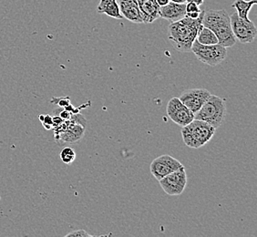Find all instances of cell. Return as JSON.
Returning <instances> with one entry per match:
<instances>
[{
  "instance_id": "8992f818",
  "label": "cell",
  "mask_w": 257,
  "mask_h": 237,
  "mask_svg": "<svg viewBox=\"0 0 257 237\" xmlns=\"http://www.w3.org/2000/svg\"><path fill=\"white\" fill-rule=\"evenodd\" d=\"M232 34L235 40L242 44L252 43L257 34L256 28L251 20H244L237 15L236 12L230 17Z\"/></svg>"
},
{
  "instance_id": "d4e9b609",
  "label": "cell",
  "mask_w": 257,
  "mask_h": 237,
  "mask_svg": "<svg viewBox=\"0 0 257 237\" xmlns=\"http://www.w3.org/2000/svg\"><path fill=\"white\" fill-rule=\"evenodd\" d=\"M52 120H53V128H54V127H57V126H59V125H60V124H62V123L64 122V120L60 118V116H55V117H52Z\"/></svg>"
},
{
  "instance_id": "52a82bcc",
  "label": "cell",
  "mask_w": 257,
  "mask_h": 237,
  "mask_svg": "<svg viewBox=\"0 0 257 237\" xmlns=\"http://www.w3.org/2000/svg\"><path fill=\"white\" fill-rule=\"evenodd\" d=\"M187 173L185 167L170 173L167 176L161 179L160 185L165 193L171 196H178L184 192L187 185Z\"/></svg>"
},
{
  "instance_id": "5bb4252c",
  "label": "cell",
  "mask_w": 257,
  "mask_h": 237,
  "mask_svg": "<svg viewBox=\"0 0 257 237\" xmlns=\"http://www.w3.org/2000/svg\"><path fill=\"white\" fill-rule=\"evenodd\" d=\"M139 9L145 24H152L155 20L160 19V6L156 0H137Z\"/></svg>"
},
{
  "instance_id": "3957f363",
  "label": "cell",
  "mask_w": 257,
  "mask_h": 237,
  "mask_svg": "<svg viewBox=\"0 0 257 237\" xmlns=\"http://www.w3.org/2000/svg\"><path fill=\"white\" fill-rule=\"evenodd\" d=\"M215 130L207 123L194 118L182 129L183 143L189 148H202L213 138Z\"/></svg>"
},
{
  "instance_id": "277c9868",
  "label": "cell",
  "mask_w": 257,
  "mask_h": 237,
  "mask_svg": "<svg viewBox=\"0 0 257 237\" xmlns=\"http://www.w3.org/2000/svg\"><path fill=\"white\" fill-rule=\"evenodd\" d=\"M226 106L223 99L211 94L202 108L194 114V118L203 121L212 125L213 128L217 129L223 124Z\"/></svg>"
},
{
  "instance_id": "4fadbf2b",
  "label": "cell",
  "mask_w": 257,
  "mask_h": 237,
  "mask_svg": "<svg viewBox=\"0 0 257 237\" xmlns=\"http://www.w3.org/2000/svg\"><path fill=\"white\" fill-rule=\"evenodd\" d=\"M159 14L160 18L168 20L170 23L176 22L185 17V4H178L170 1L167 5L160 7Z\"/></svg>"
},
{
  "instance_id": "30bf717a",
  "label": "cell",
  "mask_w": 257,
  "mask_h": 237,
  "mask_svg": "<svg viewBox=\"0 0 257 237\" xmlns=\"http://www.w3.org/2000/svg\"><path fill=\"white\" fill-rule=\"evenodd\" d=\"M82 122H85L83 120ZM81 121H75L72 115L69 120L68 128L60 134H55V139L57 143L62 145L63 144H75L83 137L85 133V124Z\"/></svg>"
},
{
  "instance_id": "9c48e42d",
  "label": "cell",
  "mask_w": 257,
  "mask_h": 237,
  "mask_svg": "<svg viewBox=\"0 0 257 237\" xmlns=\"http://www.w3.org/2000/svg\"><path fill=\"white\" fill-rule=\"evenodd\" d=\"M166 111L169 118L181 127L186 126L194 120V113L179 98H173L169 100Z\"/></svg>"
},
{
  "instance_id": "f1b7e54d",
  "label": "cell",
  "mask_w": 257,
  "mask_h": 237,
  "mask_svg": "<svg viewBox=\"0 0 257 237\" xmlns=\"http://www.w3.org/2000/svg\"><path fill=\"white\" fill-rule=\"evenodd\" d=\"M43 118H44V115H40V122H42V121H43Z\"/></svg>"
},
{
  "instance_id": "44dd1931",
  "label": "cell",
  "mask_w": 257,
  "mask_h": 237,
  "mask_svg": "<svg viewBox=\"0 0 257 237\" xmlns=\"http://www.w3.org/2000/svg\"><path fill=\"white\" fill-rule=\"evenodd\" d=\"M70 236L89 237L92 236V235H90V234L86 232L85 230H77V231H73V232H69V233H68V234H66V237Z\"/></svg>"
},
{
  "instance_id": "ffe728a7",
  "label": "cell",
  "mask_w": 257,
  "mask_h": 237,
  "mask_svg": "<svg viewBox=\"0 0 257 237\" xmlns=\"http://www.w3.org/2000/svg\"><path fill=\"white\" fill-rule=\"evenodd\" d=\"M185 10L186 13L188 12H201L202 10H200V6L193 3V2H187V4H185Z\"/></svg>"
},
{
  "instance_id": "8fae6325",
  "label": "cell",
  "mask_w": 257,
  "mask_h": 237,
  "mask_svg": "<svg viewBox=\"0 0 257 237\" xmlns=\"http://www.w3.org/2000/svg\"><path fill=\"white\" fill-rule=\"evenodd\" d=\"M211 96L205 89H192L185 90L179 99L193 113H196L202 108L204 102Z\"/></svg>"
},
{
  "instance_id": "d6986e66",
  "label": "cell",
  "mask_w": 257,
  "mask_h": 237,
  "mask_svg": "<svg viewBox=\"0 0 257 237\" xmlns=\"http://www.w3.org/2000/svg\"><path fill=\"white\" fill-rule=\"evenodd\" d=\"M41 123L43 124V126H44L46 130H51V129L53 128V120H52V117L49 115V114L44 115V118H43V121Z\"/></svg>"
},
{
  "instance_id": "ac0fdd59",
  "label": "cell",
  "mask_w": 257,
  "mask_h": 237,
  "mask_svg": "<svg viewBox=\"0 0 257 237\" xmlns=\"http://www.w3.org/2000/svg\"><path fill=\"white\" fill-rule=\"evenodd\" d=\"M60 159L66 164H71L76 159V153L73 149L65 147L60 154Z\"/></svg>"
},
{
  "instance_id": "603a6c76",
  "label": "cell",
  "mask_w": 257,
  "mask_h": 237,
  "mask_svg": "<svg viewBox=\"0 0 257 237\" xmlns=\"http://www.w3.org/2000/svg\"><path fill=\"white\" fill-rule=\"evenodd\" d=\"M57 104L61 108H65V107L69 106V104H70V100H69V98H60V99H58Z\"/></svg>"
},
{
  "instance_id": "7402d4cb",
  "label": "cell",
  "mask_w": 257,
  "mask_h": 237,
  "mask_svg": "<svg viewBox=\"0 0 257 237\" xmlns=\"http://www.w3.org/2000/svg\"><path fill=\"white\" fill-rule=\"evenodd\" d=\"M59 116H60V118H63L64 121H68V120H70V118H71L72 113L69 111V110H67V109H63V110H60Z\"/></svg>"
},
{
  "instance_id": "9a60e30c",
  "label": "cell",
  "mask_w": 257,
  "mask_h": 237,
  "mask_svg": "<svg viewBox=\"0 0 257 237\" xmlns=\"http://www.w3.org/2000/svg\"><path fill=\"white\" fill-rule=\"evenodd\" d=\"M97 13L105 14L116 20H122V16L119 12V4L117 0H99L97 7Z\"/></svg>"
},
{
  "instance_id": "e0dca14e",
  "label": "cell",
  "mask_w": 257,
  "mask_h": 237,
  "mask_svg": "<svg viewBox=\"0 0 257 237\" xmlns=\"http://www.w3.org/2000/svg\"><path fill=\"white\" fill-rule=\"evenodd\" d=\"M196 40L200 44L214 45L218 44V39L213 30L202 26L196 36Z\"/></svg>"
},
{
  "instance_id": "cb8c5ba5",
  "label": "cell",
  "mask_w": 257,
  "mask_h": 237,
  "mask_svg": "<svg viewBox=\"0 0 257 237\" xmlns=\"http://www.w3.org/2000/svg\"><path fill=\"white\" fill-rule=\"evenodd\" d=\"M202 11L201 12H188L185 14V17H187L189 19H192V20H196L202 14Z\"/></svg>"
},
{
  "instance_id": "4316f807",
  "label": "cell",
  "mask_w": 257,
  "mask_h": 237,
  "mask_svg": "<svg viewBox=\"0 0 257 237\" xmlns=\"http://www.w3.org/2000/svg\"><path fill=\"white\" fill-rule=\"evenodd\" d=\"M187 2H193L195 4H197L198 6L203 5L204 0H186V3Z\"/></svg>"
},
{
  "instance_id": "7a4b0ae2",
  "label": "cell",
  "mask_w": 257,
  "mask_h": 237,
  "mask_svg": "<svg viewBox=\"0 0 257 237\" xmlns=\"http://www.w3.org/2000/svg\"><path fill=\"white\" fill-rule=\"evenodd\" d=\"M202 25L213 30L218 39V44L225 48H232L236 43L232 34L230 16L224 10L204 11Z\"/></svg>"
},
{
  "instance_id": "7c38bea8",
  "label": "cell",
  "mask_w": 257,
  "mask_h": 237,
  "mask_svg": "<svg viewBox=\"0 0 257 237\" xmlns=\"http://www.w3.org/2000/svg\"><path fill=\"white\" fill-rule=\"evenodd\" d=\"M117 2L119 4V12L123 19L136 24L144 23L137 0H117Z\"/></svg>"
},
{
  "instance_id": "6da1fadb",
  "label": "cell",
  "mask_w": 257,
  "mask_h": 237,
  "mask_svg": "<svg viewBox=\"0 0 257 237\" xmlns=\"http://www.w3.org/2000/svg\"><path fill=\"white\" fill-rule=\"evenodd\" d=\"M204 11L196 20L184 17L182 20L171 23L168 27V40L173 48L180 52H191V48L196 40L202 27Z\"/></svg>"
},
{
  "instance_id": "2e32d148",
  "label": "cell",
  "mask_w": 257,
  "mask_h": 237,
  "mask_svg": "<svg viewBox=\"0 0 257 237\" xmlns=\"http://www.w3.org/2000/svg\"><path fill=\"white\" fill-rule=\"evenodd\" d=\"M256 0H250V1H246V0H235L232 3V7L236 10L237 15L244 20H249V12L250 10H252V6L256 5Z\"/></svg>"
},
{
  "instance_id": "83f0119b",
  "label": "cell",
  "mask_w": 257,
  "mask_h": 237,
  "mask_svg": "<svg viewBox=\"0 0 257 237\" xmlns=\"http://www.w3.org/2000/svg\"><path fill=\"white\" fill-rule=\"evenodd\" d=\"M171 2H174V3H178V4H185L186 0H170Z\"/></svg>"
},
{
  "instance_id": "5b68a950",
  "label": "cell",
  "mask_w": 257,
  "mask_h": 237,
  "mask_svg": "<svg viewBox=\"0 0 257 237\" xmlns=\"http://www.w3.org/2000/svg\"><path fill=\"white\" fill-rule=\"evenodd\" d=\"M191 52H193L198 60L209 66H217L222 63L227 56V48L222 45L200 44L197 40H194Z\"/></svg>"
},
{
  "instance_id": "484cf974",
  "label": "cell",
  "mask_w": 257,
  "mask_h": 237,
  "mask_svg": "<svg viewBox=\"0 0 257 237\" xmlns=\"http://www.w3.org/2000/svg\"><path fill=\"white\" fill-rule=\"evenodd\" d=\"M156 2L160 7H163V6L167 5L170 2V0H156Z\"/></svg>"
},
{
  "instance_id": "ba28073f",
  "label": "cell",
  "mask_w": 257,
  "mask_h": 237,
  "mask_svg": "<svg viewBox=\"0 0 257 237\" xmlns=\"http://www.w3.org/2000/svg\"><path fill=\"white\" fill-rule=\"evenodd\" d=\"M184 167L181 162L171 155H162L158 158L154 159L151 163L150 171L155 179L160 181L170 173Z\"/></svg>"
}]
</instances>
